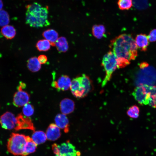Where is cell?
I'll return each instance as SVG.
<instances>
[{
  "instance_id": "obj_25",
  "label": "cell",
  "mask_w": 156,
  "mask_h": 156,
  "mask_svg": "<svg viewBox=\"0 0 156 156\" xmlns=\"http://www.w3.org/2000/svg\"><path fill=\"white\" fill-rule=\"evenodd\" d=\"M10 17L8 13L5 11H0V26L7 25L10 22Z\"/></svg>"
},
{
  "instance_id": "obj_6",
  "label": "cell",
  "mask_w": 156,
  "mask_h": 156,
  "mask_svg": "<svg viewBox=\"0 0 156 156\" xmlns=\"http://www.w3.org/2000/svg\"><path fill=\"white\" fill-rule=\"evenodd\" d=\"M70 88L73 95L77 98H83L87 95L85 87L81 81L80 76L72 80Z\"/></svg>"
},
{
  "instance_id": "obj_1",
  "label": "cell",
  "mask_w": 156,
  "mask_h": 156,
  "mask_svg": "<svg viewBox=\"0 0 156 156\" xmlns=\"http://www.w3.org/2000/svg\"><path fill=\"white\" fill-rule=\"evenodd\" d=\"M109 47L117 58L118 68L128 65L138 56V47L130 34H124L116 37L111 41Z\"/></svg>"
},
{
  "instance_id": "obj_21",
  "label": "cell",
  "mask_w": 156,
  "mask_h": 156,
  "mask_svg": "<svg viewBox=\"0 0 156 156\" xmlns=\"http://www.w3.org/2000/svg\"><path fill=\"white\" fill-rule=\"evenodd\" d=\"M31 138L37 145L44 143L47 139L46 133L41 131H34Z\"/></svg>"
},
{
  "instance_id": "obj_32",
  "label": "cell",
  "mask_w": 156,
  "mask_h": 156,
  "mask_svg": "<svg viewBox=\"0 0 156 156\" xmlns=\"http://www.w3.org/2000/svg\"><path fill=\"white\" fill-rule=\"evenodd\" d=\"M55 156H73L71 155H55Z\"/></svg>"
},
{
  "instance_id": "obj_26",
  "label": "cell",
  "mask_w": 156,
  "mask_h": 156,
  "mask_svg": "<svg viewBox=\"0 0 156 156\" xmlns=\"http://www.w3.org/2000/svg\"><path fill=\"white\" fill-rule=\"evenodd\" d=\"M140 109L136 105H133L130 107L127 110V113L130 117L133 118H137L139 116Z\"/></svg>"
},
{
  "instance_id": "obj_30",
  "label": "cell",
  "mask_w": 156,
  "mask_h": 156,
  "mask_svg": "<svg viewBox=\"0 0 156 156\" xmlns=\"http://www.w3.org/2000/svg\"><path fill=\"white\" fill-rule=\"evenodd\" d=\"M149 66V64L147 62H143L140 64L139 67L140 69H143L146 68Z\"/></svg>"
},
{
  "instance_id": "obj_10",
  "label": "cell",
  "mask_w": 156,
  "mask_h": 156,
  "mask_svg": "<svg viewBox=\"0 0 156 156\" xmlns=\"http://www.w3.org/2000/svg\"><path fill=\"white\" fill-rule=\"evenodd\" d=\"M17 90L14 95L13 103L15 106L20 107L28 103L29 95L26 92L23 90Z\"/></svg>"
},
{
  "instance_id": "obj_19",
  "label": "cell",
  "mask_w": 156,
  "mask_h": 156,
  "mask_svg": "<svg viewBox=\"0 0 156 156\" xmlns=\"http://www.w3.org/2000/svg\"><path fill=\"white\" fill-rule=\"evenodd\" d=\"M27 66L30 71L35 72L38 71L40 69L41 64L39 62L38 58L34 57L30 58L28 60Z\"/></svg>"
},
{
  "instance_id": "obj_5",
  "label": "cell",
  "mask_w": 156,
  "mask_h": 156,
  "mask_svg": "<svg viewBox=\"0 0 156 156\" xmlns=\"http://www.w3.org/2000/svg\"><path fill=\"white\" fill-rule=\"evenodd\" d=\"M101 64L105 72V76L102 83V86L104 87L110 80L113 73L118 68L117 58L112 51L104 55Z\"/></svg>"
},
{
  "instance_id": "obj_23",
  "label": "cell",
  "mask_w": 156,
  "mask_h": 156,
  "mask_svg": "<svg viewBox=\"0 0 156 156\" xmlns=\"http://www.w3.org/2000/svg\"><path fill=\"white\" fill-rule=\"evenodd\" d=\"M51 44L50 42L46 39L40 40L36 44V47L40 51H46L50 48Z\"/></svg>"
},
{
  "instance_id": "obj_31",
  "label": "cell",
  "mask_w": 156,
  "mask_h": 156,
  "mask_svg": "<svg viewBox=\"0 0 156 156\" xmlns=\"http://www.w3.org/2000/svg\"><path fill=\"white\" fill-rule=\"evenodd\" d=\"M3 6V3L1 0H0V11L2 9Z\"/></svg>"
},
{
  "instance_id": "obj_15",
  "label": "cell",
  "mask_w": 156,
  "mask_h": 156,
  "mask_svg": "<svg viewBox=\"0 0 156 156\" xmlns=\"http://www.w3.org/2000/svg\"><path fill=\"white\" fill-rule=\"evenodd\" d=\"M135 40L138 48L140 49L142 51H147L149 44L147 36L143 34H138L136 36Z\"/></svg>"
},
{
  "instance_id": "obj_29",
  "label": "cell",
  "mask_w": 156,
  "mask_h": 156,
  "mask_svg": "<svg viewBox=\"0 0 156 156\" xmlns=\"http://www.w3.org/2000/svg\"><path fill=\"white\" fill-rule=\"evenodd\" d=\"M38 59L41 64H44L46 63L47 61V57L44 55H40L38 57Z\"/></svg>"
},
{
  "instance_id": "obj_24",
  "label": "cell",
  "mask_w": 156,
  "mask_h": 156,
  "mask_svg": "<svg viewBox=\"0 0 156 156\" xmlns=\"http://www.w3.org/2000/svg\"><path fill=\"white\" fill-rule=\"evenodd\" d=\"M117 5L121 10H128L133 6V0H118Z\"/></svg>"
},
{
  "instance_id": "obj_14",
  "label": "cell",
  "mask_w": 156,
  "mask_h": 156,
  "mask_svg": "<svg viewBox=\"0 0 156 156\" xmlns=\"http://www.w3.org/2000/svg\"><path fill=\"white\" fill-rule=\"evenodd\" d=\"M55 121L57 126L60 128L63 129L65 133L68 132L69 121L66 115L63 114H57L55 117Z\"/></svg>"
},
{
  "instance_id": "obj_20",
  "label": "cell",
  "mask_w": 156,
  "mask_h": 156,
  "mask_svg": "<svg viewBox=\"0 0 156 156\" xmlns=\"http://www.w3.org/2000/svg\"><path fill=\"white\" fill-rule=\"evenodd\" d=\"M56 48L59 52H65L68 50V44L66 38L61 37L57 39L55 44Z\"/></svg>"
},
{
  "instance_id": "obj_7",
  "label": "cell",
  "mask_w": 156,
  "mask_h": 156,
  "mask_svg": "<svg viewBox=\"0 0 156 156\" xmlns=\"http://www.w3.org/2000/svg\"><path fill=\"white\" fill-rule=\"evenodd\" d=\"M16 122V117L11 112H7L0 116V124L2 128L5 129L15 130Z\"/></svg>"
},
{
  "instance_id": "obj_28",
  "label": "cell",
  "mask_w": 156,
  "mask_h": 156,
  "mask_svg": "<svg viewBox=\"0 0 156 156\" xmlns=\"http://www.w3.org/2000/svg\"><path fill=\"white\" fill-rule=\"evenodd\" d=\"M148 36L149 41L153 42L156 41V29L151 30Z\"/></svg>"
},
{
  "instance_id": "obj_4",
  "label": "cell",
  "mask_w": 156,
  "mask_h": 156,
  "mask_svg": "<svg viewBox=\"0 0 156 156\" xmlns=\"http://www.w3.org/2000/svg\"><path fill=\"white\" fill-rule=\"evenodd\" d=\"M27 140V136L12 133L7 142L8 151L14 155L22 156L23 148Z\"/></svg>"
},
{
  "instance_id": "obj_22",
  "label": "cell",
  "mask_w": 156,
  "mask_h": 156,
  "mask_svg": "<svg viewBox=\"0 0 156 156\" xmlns=\"http://www.w3.org/2000/svg\"><path fill=\"white\" fill-rule=\"evenodd\" d=\"M105 28L103 25H94L92 27V34L96 38L100 39L102 38L105 35Z\"/></svg>"
},
{
  "instance_id": "obj_16",
  "label": "cell",
  "mask_w": 156,
  "mask_h": 156,
  "mask_svg": "<svg viewBox=\"0 0 156 156\" xmlns=\"http://www.w3.org/2000/svg\"><path fill=\"white\" fill-rule=\"evenodd\" d=\"M37 145L31 138L27 136V140L23 148L22 156H26L35 152Z\"/></svg>"
},
{
  "instance_id": "obj_17",
  "label": "cell",
  "mask_w": 156,
  "mask_h": 156,
  "mask_svg": "<svg viewBox=\"0 0 156 156\" xmlns=\"http://www.w3.org/2000/svg\"><path fill=\"white\" fill-rule=\"evenodd\" d=\"M42 36L50 42L51 45L52 46L55 45V43L58 38L57 32L52 29H48L44 31L42 33Z\"/></svg>"
},
{
  "instance_id": "obj_27",
  "label": "cell",
  "mask_w": 156,
  "mask_h": 156,
  "mask_svg": "<svg viewBox=\"0 0 156 156\" xmlns=\"http://www.w3.org/2000/svg\"><path fill=\"white\" fill-rule=\"evenodd\" d=\"M22 112L25 116L27 117L30 116L33 114L34 112V107L31 104L28 103L24 106Z\"/></svg>"
},
{
  "instance_id": "obj_13",
  "label": "cell",
  "mask_w": 156,
  "mask_h": 156,
  "mask_svg": "<svg viewBox=\"0 0 156 156\" xmlns=\"http://www.w3.org/2000/svg\"><path fill=\"white\" fill-rule=\"evenodd\" d=\"M60 107L63 114L65 115L69 114L74 110L75 103L72 100L68 98H65L60 102Z\"/></svg>"
},
{
  "instance_id": "obj_3",
  "label": "cell",
  "mask_w": 156,
  "mask_h": 156,
  "mask_svg": "<svg viewBox=\"0 0 156 156\" xmlns=\"http://www.w3.org/2000/svg\"><path fill=\"white\" fill-rule=\"evenodd\" d=\"M135 99L140 104H148L156 108V87L146 84L137 87L132 93Z\"/></svg>"
},
{
  "instance_id": "obj_18",
  "label": "cell",
  "mask_w": 156,
  "mask_h": 156,
  "mask_svg": "<svg viewBox=\"0 0 156 156\" xmlns=\"http://www.w3.org/2000/svg\"><path fill=\"white\" fill-rule=\"evenodd\" d=\"M2 35L8 39H11L15 36L16 30L14 27L7 25L3 27L1 29Z\"/></svg>"
},
{
  "instance_id": "obj_8",
  "label": "cell",
  "mask_w": 156,
  "mask_h": 156,
  "mask_svg": "<svg viewBox=\"0 0 156 156\" xmlns=\"http://www.w3.org/2000/svg\"><path fill=\"white\" fill-rule=\"evenodd\" d=\"M16 118L17 122L15 131L28 129L35 131V128L30 118L24 116L21 114H18Z\"/></svg>"
},
{
  "instance_id": "obj_2",
  "label": "cell",
  "mask_w": 156,
  "mask_h": 156,
  "mask_svg": "<svg viewBox=\"0 0 156 156\" xmlns=\"http://www.w3.org/2000/svg\"><path fill=\"white\" fill-rule=\"evenodd\" d=\"M25 21L27 24L34 27L47 26L50 24L48 20V7L34 2L26 6Z\"/></svg>"
},
{
  "instance_id": "obj_12",
  "label": "cell",
  "mask_w": 156,
  "mask_h": 156,
  "mask_svg": "<svg viewBox=\"0 0 156 156\" xmlns=\"http://www.w3.org/2000/svg\"><path fill=\"white\" fill-rule=\"evenodd\" d=\"M47 139L51 141L57 140L61 135L60 128L55 124H50L46 131Z\"/></svg>"
},
{
  "instance_id": "obj_9",
  "label": "cell",
  "mask_w": 156,
  "mask_h": 156,
  "mask_svg": "<svg viewBox=\"0 0 156 156\" xmlns=\"http://www.w3.org/2000/svg\"><path fill=\"white\" fill-rule=\"evenodd\" d=\"M58 153L56 155H71L73 156H80L81 153L76 150L75 147L69 140L58 145Z\"/></svg>"
},
{
  "instance_id": "obj_11",
  "label": "cell",
  "mask_w": 156,
  "mask_h": 156,
  "mask_svg": "<svg viewBox=\"0 0 156 156\" xmlns=\"http://www.w3.org/2000/svg\"><path fill=\"white\" fill-rule=\"evenodd\" d=\"M71 81L69 77L67 75H63L57 81H52L51 85L58 91H64L70 88Z\"/></svg>"
}]
</instances>
